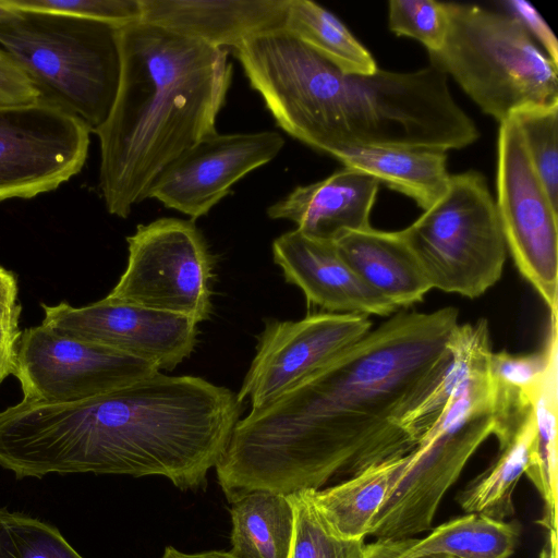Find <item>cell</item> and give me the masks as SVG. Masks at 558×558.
<instances>
[{"label":"cell","instance_id":"cell-1","mask_svg":"<svg viewBox=\"0 0 558 558\" xmlns=\"http://www.w3.org/2000/svg\"><path fill=\"white\" fill-rule=\"evenodd\" d=\"M459 311L396 312L291 389L241 417L217 463L231 504L317 490L408 454L407 416L453 357Z\"/></svg>","mask_w":558,"mask_h":558},{"label":"cell","instance_id":"cell-2","mask_svg":"<svg viewBox=\"0 0 558 558\" xmlns=\"http://www.w3.org/2000/svg\"><path fill=\"white\" fill-rule=\"evenodd\" d=\"M236 393L202 377L158 372L71 403L22 400L0 411V466L49 473L160 475L205 483L241 418Z\"/></svg>","mask_w":558,"mask_h":558},{"label":"cell","instance_id":"cell-3","mask_svg":"<svg viewBox=\"0 0 558 558\" xmlns=\"http://www.w3.org/2000/svg\"><path fill=\"white\" fill-rule=\"evenodd\" d=\"M235 57L286 133L332 157L367 146L461 149L478 138L429 64L413 72L345 73L284 28L257 34Z\"/></svg>","mask_w":558,"mask_h":558},{"label":"cell","instance_id":"cell-4","mask_svg":"<svg viewBox=\"0 0 558 558\" xmlns=\"http://www.w3.org/2000/svg\"><path fill=\"white\" fill-rule=\"evenodd\" d=\"M119 48L117 95L93 132L106 208L126 218L171 161L217 133L232 63L227 49L144 21L119 28Z\"/></svg>","mask_w":558,"mask_h":558},{"label":"cell","instance_id":"cell-5","mask_svg":"<svg viewBox=\"0 0 558 558\" xmlns=\"http://www.w3.org/2000/svg\"><path fill=\"white\" fill-rule=\"evenodd\" d=\"M452 347L461 364L459 378L440 415L407 454L367 536L395 541L430 530L445 494L494 434L487 322L459 325Z\"/></svg>","mask_w":558,"mask_h":558},{"label":"cell","instance_id":"cell-6","mask_svg":"<svg viewBox=\"0 0 558 558\" xmlns=\"http://www.w3.org/2000/svg\"><path fill=\"white\" fill-rule=\"evenodd\" d=\"M17 11L13 20L0 23V48L32 82L39 100L96 130L107 119L118 90L121 26Z\"/></svg>","mask_w":558,"mask_h":558},{"label":"cell","instance_id":"cell-7","mask_svg":"<svg viewBox=\"0 0 558 558\" xmlns=\"http://www.w3.org/2000/svg\"><path fill=\"white\" fill-rule=\"evenodd\" d=\"M449 27L429 64L452 76L481 110L502 123L558 104V64L513 15L447 2Z\"/></svg>","mask_w":558,"mask_h":558},{"label":"cell","instance_id":"cell-8","mask_svg":"<svg viewBox=\"0 0 558 558\" xmlns=\"http://www.w3.org/2000/svg\"><path fill=\"white\" fill-rule=\"evenodd\" d=\"M400 231L432 289L474 299L502 275L507 246L477 171L450 174L444 195Z\"/></svg>","mask_w":558,"mask_h":558},{"label":"cell","instance_id":"cell-9","mask_svg":"<svg viewBox=\"0 0 558 558\" xmlns=\"http://www.w3.org/2000/svg\"><path fill=\"white\" fill-rule=\"evenodd\" d=\"M126 241V268L106 298L197 324L210 317L215 259L195 220L159 218Z\"/></svg>","mask_w":558,"mask_h":558},{"label":"cell","instance_id":"cell-10","mask_svg":"<svg viewBox=\"0 0 558 558\" xmlns=\"http://www.w3.org/2000/svg\"><path fill=\"white\" fill-rule=\"evenodd\" d=\"M496 208L507 251L557 322L558 208L538 178L513 118L498 133Z\"/></svg>","mask_w":558,"mask_h":558},{"label":"cell","instance_id":"cell-11","mask_svg":"<svg viewBox=\"0 0 558 558\" xmlns=\"http://www.w3.org/2000/svg\"><path fill=\"white\" fill-rule=\"evenodd\" d=\"M89 133L80 118L41 100L0 107V202L32 198L77 174Z\"/></svg>","mask_w":558,"mask_h":558},{"label":"cell","instance_id":"cell-12","mask_svg":"<svg viewBox=\"0 0 558 558\" xmlns=\"http://www.w3.org/2000/svg\"><path fill=\"white\" fill-rule=\"evenodd\" d=\"M160 372L112 350L59 336L45 325L22 331L16 368L23 399L71 403L101 396Z\"/></svg>","mask_w":558,"mask_h":558},{"label":"cell","instance_id":"cell-13","mask_svg":"<svg viewBox=\"0 0 558 558\" xmlns=\"http://www.w3.org/2000/svg\"><path fill=\"white\" fill-rule=\"evenodd\" d=\"M43 325L59 336L172 371L194 351L198 324L175 314L105 298L82 307L41 304Z\"/></svg>","mask_w":558,"mask_h":558},{"label":"cell","instance_id":"cell-14","mask_svg":"<svg viewBox=\"0 0 558 558\" xmlns=\"http://www.w3.org/2000/svg\"><path fill=\"white\" fill-rule=\"evenodd\" d=\"M372 329L367 316L314 313L299 320L265 319L255 355L236 393L257 409L284 393Z\"/></svg>","mask_w":558,"mask_h":558},{"label":"cell","instance_id":"cell-15","mask_svg":"<svg viewBox=\"0 0 558 558\" xmlns=\"http://www.w3.org/2000/svg\"><path fill=\"white\" fill-rule=\"evenodd\" d=\"M283 145L274 131L215 133L171 161L153 182L147 198L195 220L230 194L239 180L271 161Z\"/></svg>","mask_w":558,"mask_h":558},{"label":"cell","instance_id":"cell-16","mask_svg":"<svg viewBox=\"0 0 558 558\" xmlns=\"http://www.w3.org/2000/svg\"><path fill=\"white\" fill-rule=\"evenodd\" d=\"M271 251L284 280L302 290L308 305L327 313L380 317L397 311L361 280L331 241L294 229L276 238Z\"/></svg>","mask_w":558,"mask_h":558},{"label":"cell","instance_id":"cell-17","mask_svg":"<svg viewBox=\"0 0 558 558\" xmlns=\"http://www.w3.org/2000/svg\"><path fill=\"white\" fill-rule=\"evenodd\" d=\"M378 189L372 175L344 167L324 180L296 186L270 205L267 215L294 222L308 236L335 242L347 232L371 227Z\"/></svg>","mask_w":558,"mask_h":558},{"label":"cell","instance_id":"cell-18","mask_svg":"<svg viewBox=\"0 0 558 558\" xmlns=\"http://www.w3.org/2000/svg\"><path fill=\"white\" fill-rule=\"evenodd\" d=\"M289 0H142V21L211 47L283 27Z\"/></svg>","mask_w":558,"mask_h":558},{"label":"cell","instance_id":"cell-19","mask_svg":"<svg viewBox=\"0 0 558 558\" xmlns=\"http://www.w3.org/2000/svg\"><path fill=\"white\" fill-rule=\"evenodd\" d=\"M333 243L361 280L396 308L421 302L432 290L401 231L369 227Z\"/></svg>","mask_w":558,"mask_h":558},{"label":"cell","instance_id":"cell-20","mask_svg":"<svg viewBox=\"0 0 558 558\" xmlns=\"http://www.w3.org/2000/svg\"><path fill=\"white\" fill-rule=\"evenodd\" d=\"M347 168L375 178L379 184L398 191L424 210L446 192L450 174L447 154L424 147L367 146L343 149L333 156Z\"/></svg>","mask_w":558,"mask_h":558},{"label":"cell","instance_id":"cell-21","mask_svg":"<svg viewBox=\"0 0 558 558\" xmlns=\"http://www.w3.org/2000/svg\"><path fill=\"white\" fill-rule=\"evenodd\" d=\"M557 361V322H550L543 350L529 354L493 352L488 373L493 396L494 436L507 445L534 412L545 376Z\"/></svg>","mask_w":558,"mask_h":558},{"label":"cell","instance_id":"cell-22","mask_svg":"<svg viewBox=\"0 0 558 558\" xmlns=\"http://www.w3.org/2000/svg\"><path fill=\"white\" fill-rule=\"evenodd\" d=\"M517 541L518 530L513 524L469 513L440 524L422 538L376 539L366 546L384 558H416L435 554L457 558H509Z\"/></svg>","mask_w":558,"mask_h":558},{"label":"cell","instance_id":"cell-23","mask_svg":"<svg viewBox=\"0 0 558 558\" xmlns=\"http://www.w3.org/2000/svg\"><path fill=\"white\" fill-rule=\"evenodd\" d=\"M405 462L407 454L390 459L338 485L307 490V494L337 535L347 539L365 538Z\"/></svg>","mask_w":558,"mask_h":558},{"label":"cell","instance_id":"cell-24","mask_svg":"<svg viewBox=\"0 0 558 558\" xmlns=\"http://www.w3.org/2000/svg\"><path fill=\"white\" fill-rule=\"evenodd\" d=\"M234 558H289L294 510L289 495L254 490L231 502Z\"/></svg>","mask_w":558,"mask_h":558},{"label":"cell","instance_id":"cell-25","mask_svg":"<svg viewBox=\"0 0 558 558\" xmlns=\"http://www.w3.org/2000/svg\"><path fill=\"white\" fill-rule=\"evenodd\" d=\"M537 436L535 410L513 438L499 449L497 460L458 495L468 513L505 521L514 513L512 495L525 473Z\"/></svg>","mask_w":558,"mask_h":558},{"label":"cell","instance_id":"cell-26","mask_svg":"<svg viewBox=\"0 0 558 558\" xmlns=\"http://www.w3.org/2000/svg\"><path fill=\"white\" fill-rule=\"evenodd\" d=\"M283 28L345 73L378 70L371 52L332 13L310 0H289Z\"/></svg>","mask_w":558,"mask_h":558},{"label":"cell","instance_id":"cell-27","mask_svg":"<svg viewBox=\"0 0 558 558\" xmlns=\"http://www.w3.org/2000/svg\"><path fill=\"white\" fill-rule=\"evenodd\" d=\"M537 436L525 474L545 502L541 524L557 536V361L549 367L534 402Z\"/></svg>","mask_w":558,"mask_h":558},{"label":"cell","instance_id":"cell-28","mask_svg":"<svg viewBox=\"0 0 558 558\" xmlns=\"http://www.w3.org/2000/svg\"><path fill=\"white\" fill-rule=\"evenodd\" d=\"M294 510L289 558H364L365 538L337 535L311 500L307 490L289 495Z\"/></svg>","mask_w":558,"mask_h":558},{"label":"cell","instance_id":"cell-29","mask_svg":"<svg viewBox=\"0 0 558 558\" xmlns=\"http://www.w3.org/2000/svg\"><path fill=\"white\" fill-rule=\"evenodd\" d=\"M0 558H83L48 523L0 508Z\"/></svg>","mask_w":558,"mask_h":558},{"label":"cell","instance_id":"cell-30","mask_svg":"<svg viewBox=\"0 0 558 558\" xmlns=\"http://www.w3.org/2000/svg\"><path fill=\"white\" fill-rule=\"evenodd\" d=\"M512 118L522 133L538 178L553 205L558 208V104L530 108Z\"/></svg>","mask_w":558,"mask_h":558},{"label":"cell","instance_id":"cell-31","mask_svg":"<svg viewBox=\"0 0 558 558\" xmlns=\"http://www.w3.org/2000/svg\"><path fill=\"white\" fill-rule=\"evenodd\" d=\"M388 26L397 36L420 41L428 53L444 46L449 27L447 2L434 0H391Z\"/></svg>","mask_w":558,"mask_h":558},{"label":"cell","instance_id":"cell-32","mask_svg":"<svg viewBox=\"0 0 558 558\" xmlns=\"http://www.w3.org/2000/svg\"><path fill=\"white\" fill-rule=\"evenodd\" d=\"M12 9L71 15L123 26L142 21V0H2Z\"/></svg>","mask_w":558,"mask_h":558},{"label":"cell","instance_id":"cell-33","mask_svg":"<svg viewBox=\"0 0 558 558\" xmlns=\"http://www.w3.org/2000/svg\"><path fill=\"white\" fill-rule=\"evenodd\" d=\"M39 94L15 62L0 48V107L32 105Z\"/></svg>","mask_w":558,"mask_h":558},{"label":"cell","instance_id":"cell-34","mask_svg":"<svg viewBox=\"0 0 558 558\" xmlns=\"http://www.w3.org/2000/svg\"><path fill=\"white\" fill-rule=\"evenodd\" d=\"M504 5L507 8V13L518 19L529 35L542 45L547 57L558 64L557 39L536 9L524 0L505 1Z\"/></svg>","mask_w":558,"mask_h":558},{"label":"cell","instance_id":"cell-35","mask_svg":"<svg viewBox=\"0 0 558 558\" xmlns=\"http://www.w3.org/2000/svg\"><path fill=\"white\" fill-rule=\"evenodd\" d=\"M20 314L21 311L8 318H0V384L15 373L17 344L22 333L19 328Z\"/></svg>","mask_w":558,"mask_h":558},{"label":"cell","instance_id":"cell-36","mask_svg":"<svg viewBox=\"0 0 558 558\" xmlns=\"http://www.w3.org/2000/svg\"><path fill=\"white\" fill-rule=\"evenodd\" d=\"M16 298L17 282L14 275L0 266V318H8L22 310Z\"/></svg>","mask_w":558,"mask_h":558},{"label":"cell","instance_id":"cell-37","mask_svg":"<svg viewBox=\"0 0 558 558\" xmlns=\"http://www.w3.org/2000/svg\"><path fill=\"white\" fill-rule=\"evenodd\" d=\"M161 558H234L230 553L211 550L201 554H184L173 547H166Z\"/></svg>","mask_w":558,"mask_h":558},{"label":"cell","instance_id":"cell-38","mask_svg":"<svg viewBox=\"0 0 558 558\" xmlns=\"http://www.w3.org/2000/svg\"><path fill=\"white\" fill-rule=\"evenodd\" d=\"M17 14V10L12 9L11 7L4 4L2 0H0V23L13 20Z\"/></svg>","mask_w":558,"mask_h":558},{"label":"cell","instance_id":"cell-39","mask_svg":"<svg viewBox=\"0 0 558 558\" xmlns=\"http://www.w3.org/2000/svg\"><path fill=\"white\" fill-rule=\"evenodd\" d=\"M364 558H384V557L373 553L372 550H369L367 548V546H365V557ZM416 558H457V557L446 555V554H435V555L421 556V557H416Z\"/></svg>","mask_w":558,"mask_h":558}]
</instances>
